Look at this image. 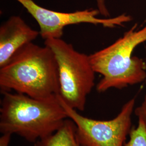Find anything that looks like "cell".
<instances>
[{
  "mask_svg": "<svg viewBox=\"0 0 146 146\" xmlns=\"http://www.w3.org/2000/svg\"><path fill=\"white\" fill-rule=\"evenodd\" d=\"M1 92L2 134H16L35 143L55 133L68 119L58 95L38 99L16 92Z\"/></svg>",
  "mask_w": 146,
  "mask_h": 146,
  "instance_id": "obj_1",
  "label": "cell"
},
{
  "mask_svg": "<svg viewBox=\"0 0 146 146\" xmlns=\"http://www.w3.org/2000/svg\"><path fill=\"white\" fill-rule=\"evenodd\" d=\"M1 92H11L43 99L59 94L57 62L52 50L33 42L0 68Z\"/></svg>",
  "mask_w": 146,
  "mask_h": 146,
  "instance_id": "obj_2",
  "label": "cell"
},
{
  "mask_svg": "<svg viewBox=\"0 0 146 146\" xmlns=\"http://www.w3.org/2000/svg\"><path fill=\"white\" fill-rule=\"evenodd\" d=\"M137 27L135 23L113 43L89 55L94 72L102 76L96 86L98 92L121 89L146 81V63L133 54L146 42V25L140 29Z\"/></svg>",
  "mask_w": 146,
  "mask_h": 146,
  "instance_id": "obj_3",
  "label": "cell"
},
{
  "mask_svg": "<svg viewBox=\"0 0 146 146\" xmlns=\"http://www.w3.org/2000/svg\"><path fill=\"white\" fill-rule=\"evenodd\" d=\"M44 45L52 50L57 62L59 96L70 107L83 111L95 86V72L89 55L61 38L45 40Z\"/></svg>",
  "mask_w": 146,
  "mask_h": 146,
  "instance_id": "obj_4",
  "label": "cell"
},
{
  "mask_svg": "<svg viewBox=\"0 0 146 146\" xmlns=\"http://www.w3.org/2000/svg\"><path fill=\"white\" fill-rule=\"evenodd\" d=\"M68 119L74 123L76 135L81 146H124L130 133L135 98L128 101L113 119L95 120L80 114L68 106L58 95Z\"/></svg>",
  "mask_w": 146,
  "mask_h": 146,
  "instance_id": "obj_5",
  "label": "cell"
},
{
  "mask_svg": "<svg viewBox=\"0 0 146 146\" xmlns=\"http://www.w3.org/2000/svg\"><path fill=\"white\" fill-rule=\"evenodd\" d=\"M35 20L40 27V35L44 40L61 38L64 28L69 25L89 23L109 28L122 26L132 20L131 16L123 14L111 18L101 19L98 9L73 12H60L45 8L33 0H16Z\"/></svg>",
  "mask_w": 146,
  "mask_h": 146,
  "instance_id": "obj_6",
  "label": "cell"
},
{
  "mask_svg": "<svg viewBox=\"0 0 146 146\" xmlns=\"http://www.w3.org/2000/svg\"><path fill=\"white\" fill-rule=\"evenodd\" d=\"M40 35L20 16H11L0 27V68Z\"/></svg>",
  "mask_w": 146,
  "mask_h": 146,
  "instance_id": "obj_7",
  "label": "cell"
},
{
  "mask_svg": "<svg viewBox=\"0 0 146 146\" xmlns=\"http://www.w3.org/2000/svg\"><path fill=\"white\" fill-rule=\"evenodd\" d=\"M34 146H81L76 135V128L69 119L55 133L37 141Z\"/></svg>",
  "mask_w": 146,
  "mask_h": 146,
  "instance_id": "obj_8",
  "label": "cell"
},
{
  "mask_svg": "<svg viewBox=\"0 0 146 146\" xmlns=\"http://www.w3.org/2000/svg\"><path fill=\"white\" fill-rule=\"evenodd\" d=\"M129 140L124 146H146V125L141 120H139L137 125L131 129Z\"/></svg>",
  "mask_w": 146,
  "mask_h": 146,
  "instance_id": "obj_9",
  "label": "cell"
},
{
  "mask_svg": "<svg viewBox=\"0 0 146 146\" xmlns=\"http://www.w3.org/2000/svg\"><path fill=\"white\" fill-rule=\"evenodd\" d=\"M146 86V80L145 81ZM135 114L138 117V120H141L146 125V94L141 104L134 110Z\"/></svg>",
  "mask_w": 146,
  "mask_h": 146,
  "instance_id": "obj_10",
  "label": "cell"
},
{
  "mask_svg": "<svg viewBox=\"0 0 146 146\" xmlns=\"http://www.w3.org/2000/svg\"><path fill=\"white\" fill-rule=\"evenodd\" d=\"M97 9L99 11L101 15L108 17L110 16V11L106 5V0H95Z\"/></svg>",
  "mask_w": 146,
  "mask_h": 146,
  "instance_id": "obj_11",
  "label": "cell"
},
{
  "mask_svg": "<svg viewBox=\"0 0 146 146\" xmlns=\"http://www.w3.org/2000/svg\"><path fill=\"white\" fill-rule=\"evenodd\" d=\"M11 136L9 134H2L0 137V146H9Z\"/></svg>",
  "mask_w": 146,
  "mask_h": 146,
  "instance_id": "obj_12",
  "label": "cell"
}]
</instances>
